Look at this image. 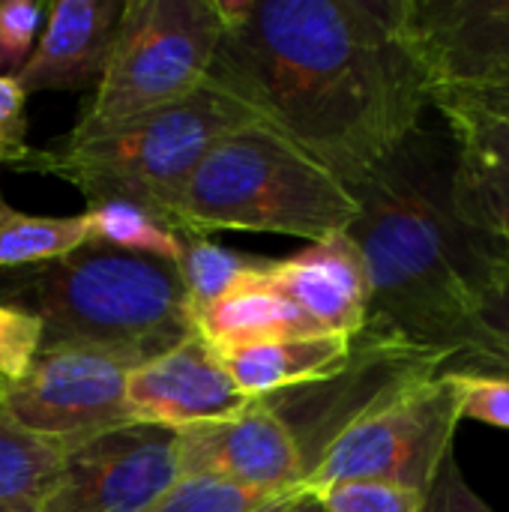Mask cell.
Returning <instances> with one entry per match:
<instances>
[{"instance_id": "cell-18", "label": "cell", "mask_w": 509, "mask_h": 512, "mask_svg": "<svg viewBox=\"0 0 509 512\" xmlns=\"http://www.w3.org/2000/svg\"><path fill=\"white\" fill-rule=\"evenodd\" d=\"M192 324H195V333L216 354L246 348V345H261V342H276V339L327 336L267 279L249 282L231 291L228 297L198 312Z\"/></svg>"}, {"instance_id": "cell-7", "label": "cell", "mask_w": 509, "mask_h": 512, "mask_svg": "<svg viewBox=\"0 0 509 512\" xmlns=\"http://www.w3.org/2000/svg\"><path fill=\"white\" fill-rule=\"evenodd\" d=\"M453 372L426 378L354 420L318 459L303 492L339 483H387L426 498L459 429Z\"/></svg>"}, {"instance_id": "cell-9", "label": "cell", "mask_w": 509, "mask_h": 512, "mask_svg": "<svg viewBox=\"0 0 509 512\" xmlns=\"http://www.w3.org/2000/svg\"><path fill=\"white\" fill-rule=\"evenodd\" d=\"M447 354L408 345L387 333L366 327L354 339V354L342 372L327 381L276 393L267 405L291 429L303 462L306 477L324 456V450L363 414L384 405L396 393L441 375Z\"/></svg>"}, {"instance_id": "cell-24", "label": "cell", "mask_w": 509, "mask_h": 512, "mask_svg": "<svg viewBox=\"0 0 509 512\" xmlns=\"http://www.w3.org/2000/svg\"><path fill=\"white\" fill-rule=\"evenodd\" d=\"M285 498L216 477H180L147 512H261Z\"/></svg>"}, {"instance_id": "cell-8", "label": "cell", "mask_w": 509, "mask_h": 512, "mask_svg": "<svg viewBox=\"0 0 509 512\" xmlns=\"http://www.w3.org/2000/svg\"><path fill=\"white\" fill-rule=\"evenodd\" d=\"M132 366L138 363L99 348H45L18 381H0V417L66 447L129 426Z\"/></svg>"}, {"instance_id": "cell-32", "label": "cell", "mask_w": 509, "mask_h": 512, "mask_svg": "<svg viewBox=\"0 0 509 512\" xmlns=\"http://www.w3.org/2000/svg\"><path fill=\"white\" fill-rule=\"evenodd\" d=\"M273 512H324V507H321V501L312 492H303L300 489L291 498H285Z\"/></svg>"}, {"instance_id": "cell-5", "label": "cell", "mask_w": 509, "mask_h": 512, "mask_svg": "<svg viewBox=\"0 0 509 512\" xmlns=\"http://www.w3.org/2000/svg\"><path fill=\"white\" fill-rule=\"evenodd\" d=\"M249 123L258 117L207 78L201 90L162 111L84 141H57L60 147L39 150L33 171L78 186L87 204L126 201L174 225L180 195L201 159L216 141Z\"/></svg>"}, {"instance_id": "cell-4", "label": "cell", "mask_w": 509, "mask_h": 512, "mask_svg": "<svg viewBox=\"0 0 509 512\" xmlns=\"http://www.w3.org/2000/svg\"><path fill=\"white\" fill-rule=\"evenodd\" d=\"M357 201L306 150L264 123H249L210 147L189 177L174 225L183 234L267 231L324 240L348 231Z\"/></svg>"}, {"instance_id": "cell-6", "label": "cell", "mask_w": 509, "mask_h": 512, "mask_svg": "<svg viewBox=\"0 0 509 512\" xmlns=\"http://www.w3.org/2000/svg\"><path fill=\"white\" fill-rule=\"evenodd\" d=\"M219 39V0H123L105 72L60 141L102 135L192 96L210 78Z\"/></svg>"}, {"instance_id": "cell-20", "label": "cell", "mask_w": 509, "mask_h": 512, "mask_svg": "<svg viewBox=\"0 0 509 512\" xmlns=\"http://www.w3.org/2000/svg\"><path fill=\"white\" fill-rule=\"evenodd\" d=\"M66 444L30 435L0 417V512L39 510L63 468Z\"/></svg>"}, {"instance_id": "cell-28", "label": "cell", "mask_w": 509, "mask_h": 512, "mask_svg": "<svg viewBox=\"0 0 509 512\" xmlns=\"http://www.w3.org/2000/svg\"><path fill=\"white\" fill-rule=\"evenodd\" d=\"M42 348V324L0 303V381H18Z\"/></svg>"}, {"instance_id": "cell-13", "label": "cell", "mask_w": 509, "mask_h": 512, "mask_svg": "<svg viewBox=\"0 0 509 512\" xmlns=\"http://www.w3.org/2000/svg\"><path fill=\"white\" fill-rule=\"evenodd\" d=\"M252 402L231 381L222 357L192 333L171 351L132 366L126 408L132 423L159 429H192L240 417Z\"/></svg>"}, {"instance_id": "cell-33", "label": "cell", "mask_w": 509, "mask_h": 512, "mask_svg": "<svg viewBox=\"0 0 509 512\" xmlns=\"http://www.w3.org/2000/svg\"><path fill=\"white\" fill-rule=\"evenodd\" d=\"M288 498H291V495H288ZM279 504H282V501H279ZM279 504H273V507H267V510H261V512H273L276 507H279Z\"/></svg>"}, {"instance_id": "cell-15", "label": "cell", "mask_w": 509, "mask_h": 512, "mask_svg": "<svg viewBox=\"0 0 509 512\" xmlns=\"http://www.w3.org/2000/svg\"><path fill=\"white\" fill-rule=\"evenodd\" d=\"M453 138V204L477 231L509 249V120L459 99L432 102Z\"/></svg>"}, {"instance_id": "cell-23", "label": "cell", "mask_w": 509, "mask_h": 512, "mask_svg": "<svg viewBox=\"0 0 509 512\" xmlns=\"http://www.w3.org/2000/svg\"><path fill=\"white\" fill-rule=\"evenodd\" d=\"M90 222V243L108 246L129 255L156 258L165 264H177L183 231H177L168 219L126 201H99L84 210Z\"/></svg>"}, {"instance_id": "cell-14", "label": "cell", "mask_w": 509, "mask_h": 512, "mask_svg": "<svg viewBox=\"0 0 509 512\" xmlns=\"http://www.w3.org/2000/svg\"><path fill=\"white\" fill-rule=\"evenodd\" d=\"M267 282L327 336L357 339L369 324V273L348 231L276 261Z\"/></svg>"}, {"instance_id": "cell-22", "label": "cell", "mask_w": 509, "mask_h": 512, "mask_svg": "<svg viewBox=\"0 0 509 512\" xmlns=\"http://www.w3.org/2000/svg\"><path fill=\"white\" fill-rule=\"evenodd\" d=\"M444 372L509 378V258L459 330Z\"/></svg>"}, {"instance_id": "cell-29", "label": "cell", "mask_w": 509, "mask_h": 512, "mask_svg": "<svg viewBox=\"0 0 509 512\" xmlns=\"http://www.w3.org/2000/svg\"><path fill=\"white\" fill-rule=\"evenodd\" d=\"M453 378H456L459 420H477L509 432V378L459 375V372H453Z\"/></svg>"}, {"instance_id": "cell-27", "label": "cell", "mask_w": 509, "mask_h": 512, "mask_svg": "<svg viewBox=\"0 0 509 512\" xmlns=\"http://www.w3.org/2000/svg\"><path fill=\"white\" fill-rule=\"evenodd\" d=\"M48 9L33 0H3L0 3V75H15L30 57L39 24Z\"/></svg>"}, {"instance_id": "cell-12", "label": "cell", "mask_w": 509, "mask_h": 512, "mask_svg": "<svg viewBox=\"0 0 509 512\" xmlns=\"http://www.w3.org/2000/svg\"><path fill=\"white\" fill-rule=\"evenodd\" d=\"M177 450L180 477H216L276 498L306 483L303 453L267 399L252 402L240 417L177 432Z\"/></svg>"}, {"instance_id": "cell-16", "label": "cell", "mask_w": 509, "mask_h": 512, "mask_svg": "<svg viewBox=\"0 0 509 512\" xmlns=\"http://www.w3.org/2000/svg\"><path fill=\"white\" fill-rule=\"evenodd\" d=\"M123 0H57L45 27L15 72L24 96L42 90H87L105 72Z\"/></svg>"}, {"instance_id": "cell-30", "label": "cell", "mask_w": 509, "mask_h": 512, "mask_svg": "<svg viewBox=\"0 0 509 512\" xmlns=\"http://www.w3.org/2000/svg\"><path fill=\"white\" fill-rule=\"evenodd\" d=\"M423 512H495L465 480L456 450H450L423 498Z\"/></svg>"}, {"instance_id": "cell-17", "label": "cell", "mask_w": 509, "mask_h": 512, "mask_svg": "<svg viewBox=\"0 0 509 512\" xmlns=\"http://www.w3.org/2000/svg\"><path fill=\"white\" fill-rule=\"evenodd\" d=\"M354 339L342 336H297L261 345H246L219 354L237 390L249 399H270L297 387L333 378L348 366Z\"/></svg>"}, {"instance_id": "cell-19", "label": "cell", "mask_w": 509, "mask_h": 512, "mask_svg": "<svg viewBox=\"0 0 509 512\" xmlns=\"http://www.w3.org/2000/svg\"><path fill=\"white\" fill-rule=\"evenodd\" d=\"M90 243V222L78 216H30L0 192V273L60 261Z\"/></svg>"}, {"instance_id": "cell-21", "label": "cell", "mask_w": 509, "mask_h": 512, "mask_svg": "<svg viewBox=\"0 0 509 512\" xmlns=\"http://www.w3.org/2000/svg\"><path fill=\"white\" fill-rule=\"evenodd\" d=\"M273 258L264 255H249V252H234L219 243H210L207 237H192L183 234L180 258H177V273L189 300L192 318L213 306L216 300L228 297L231 291L267 279L273 270Z\"/></svg>"}, {"instance_id": "cell-3", "label": "cell", "mask_w": 509, "mask_h": 512, "mask_svg": "<svg viewBox=\"0 0 509 512\" xmlns=\"http://www.w3.org/2000/svg\"><path fill=\"white\" fill-rule=\"evenodd\" d=\"M0 303L42 324V348H99L135 363L195 333L177 264L108 246L0 273Z\"/></svg>"}, {"instance_id": "cell-2", "label": "cell", "mask_w": 509, "mask_h": 512, "mask_svg": "<svg viewBox=\"0 0 509 512\" xmlns=\"http://www.w3.org/2000/svg\"><path fill=\"white\" fill-rule=\"evenodd\" d=\"M453 138L417 129L348 192V237L369 273V324L450 357L465 321L509 249L468 225L453 204Z\"/></svg>"}, {"instance_id": "cell-1", "label": "cell", "mask_w": 509, "mask_h": 512, "mask_svg": "<svg viewBox=\"0 0 509 512\" xmlns=\"http://www.w3.org/2000/svg\"><path fill=\"white\" fill-rule=\"evenodd\" d=\"M210 81L345 186L423 123L426 75L405 0H219Z\"/></svg>"}, {"instance_id": "cell-10", "label": "cell", "mask_w": 509, "mask_h": 512, "mask_svg": "<svg viewBox=\"0 0 509 512\" xmlns=\"http://www.w3.org/2000/svg\"><path fill=\"white\" fill-rule=\"evenodd\" d=\"M177 480V432L129 423L69 444L36 512H147Z\"/></svg>"}, {"instance_id": "cell-25", "label": "cell", "mask_w": 509, "mask_h": 512, "mask_svg": "<svg viewBox=\"0 0 509 512\" xmlns=\"http://www.w3.org/2000/svg\"><path fill=\"white\" fill-rule=\"evenodd\" d=\"M324 512H423V495L387 483H339L315 495Z\"/></svg>"}, {"instance_id": "cell-34", "label": "cell", "mask_w": 509, "mask_h": 512, "mask_svg": "<svg viewBox=\"0 0 509 512\" xmlns=\"http://www.w3.org/2000/svg\"><path fill=\"white\" fill-rule=\"evenodd\" d=\"M18 512H36V510H18Z\"/></svg>"}, {"instance_id": "cell-26", "label": "cell", "mask_w": 509, "mask_h": 512, "mask_svg": "<svg viewBox=\"0 0 509 512\" xmlns=\"http://www.w3.org/2000/svg\"><path fill=\"white\" fill-rule=\"evenodd\" d=\"M24 90L15 75H0V168L33 171L39 150L27 144Z\"/></svg>"}, {"instance_id": "cell-31", "label": "cell", "mask_w": 509, "mask_h": 512, "mask_svg": "<svg viewBox=\"0 0 509 512\" xmlns=\"http://www.w3.org/2000/svg\"><path fill=\"white\" fill-rule=\"evenodd\" d=\"M438 99H459V102H468L474 108H483L489 114L509 120V81L501 87H489V90H477V93H444V96H435L432 102H438Z\"/></svg>"}, {"instance_id": "cell-11", "label": "cell", "mask_w": 509, "mask_h": 512, "mask_svg": "<svg viewBox=\"0 0 509 512\" xmlns=\"http://www.w3.org/2000/svg\"><path fill=\"white\" fill-rule=\"evenodd\" d=\"M405 33L426 75L429 105L509 81V0H405Z\"/></svg>"}]
</instances>
